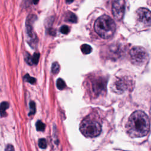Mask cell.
Returning <instances> with one entry per match:
<instances>
[{
	"mask_svg": "<svg viewBox=\"0 0 151 151\" xmlns=\"http://www.w3.org/2000/svg\"><path fill=\"white\" fill-rule=\"evenodd\" d=\"M150 129L147 116L142 111L133 112L126 124V130L131 137H140L146 136Z\"/></svg>",
	"mask_w": 151,
	"mask_h": 151,
	"instance_id": "6da1fadb",
	"label": "cell"
},
{
	"mask_svg": "<svg viewBox=\"0 0 151 151\" xmlns=\"http://www.w3.org/2000/svg\"><path fill=\"white\" fill-rule=\"evenodd\" d=\"M94 29L100 37L107 39L113 35L116 30V25L114 21L110 17L104 15L96 20Z\"/></svg>",
	"mask_w": 151,
	"mask_h": 151,
	"instance_id": "7a4b0ae2",
	"label": "cell"
},
{
	"mask_svg": "<svg viewBox=\"0 0 151 151\" xmlns=\"http://www.w3.org/2000/svg\"><path fill=\"white\" fill-rule=\"evenodd\" d=\"M80 130L86 137H95L101 133V124L97 118L93 116L88 115L81 121Z\"/></svg>",
	"mask_w": 151,
	"mask_h": 151,
	"instance_id": "3957f363",
	"label": "cell"
},
{
	"mask_svg": "<svg viewBox=\"0 0 151 151\" xmlns=\"http://www.w3.org/2000/svg\"><path fill=\"white\" fill-rule=\"evenodd\" d=\"M90 91L96 97L102 96L106 93L107 80L103 76H93L90 79Z\"/></svg>",
	"mask_w": 151,
	"mask_h": 151,
	"instance_id": "277c9868",
	"label": "cell"
},
{
	"mask_svg": "<svg viewBox=\"0 0 151 151\" xmlns=\"http://www.w3.org/2000/svg\"><path fill=\"white\" fill-rule=\"evenodd\" d=\"M130 78L126 76L116 77L112 85L113 90L116 93H122L126 90H130L133 86V81Z\"/></svg>",
	"mask_w": 151,
	"mask_h": 151,
	"instance_id": "5b68a950",
	"label": "cell"
},
{
	"mask_svg": "<svg viewBox=\"0 0 151 151\" xmlns=\"http://www.w3.org/2000/svg\"><path fill=\"white\" fill-rule=\"evenodd\" d=\"M130 55L133 64L137 65L143 64L148 58L146 51L141 47H133L130 51Z\"/></svg>",
	"mask_w": 151,
	"mask_h": 151,
	"instance_id": "8992f818",
	"label": "cell"
},
{
	"mask_svg": "<svg viewBox=\"0 0 151 151\" xmlns=\"http://www.w3.org/2000/svg\"><path fill=\"white\" fill-rule=\"evenodd\" d=\"M137 18L139 22L145 25H151V11L147 8H140L136 11Z\"/></svg>",
	"mask_w": 151,
	"mask_h": 151,
	"instance_id": "52a82bcc",
	"label": "cell"
},
{
	"mask_svg": "<svg viewBox=\"0 0 151 151\" xmlns=\"http://www.w3.org/2000/svg\"><path fill=\"white\" fill-rule=\"evenodd\" d=\"M124 11V0H114L112 6V12L117 20L122 19Z\"/></svg>",
	"mask_w": 151,
	"mask_h": 151,
	"instance_id": "ba28073f",
	"label": "cell"
},
{
	"mask_svg": "<svg viewBox=\"0 0 151 151\" xmlns=\"http://www.w3.org/2000/svg\"><path fill=\"white\" fill-rule=\"evenodd\" d=\"M9 107V104L8 102L4 101L0 104V115L1 117L5 116L6 110Z\"/></svg>",
	"mask_w": 151,
	"mask_h": 151,
	"instance_id": "9c48e42d",
	"label": "cell"
},
{
	"mask_svg": "<svg viewBox=\"0 0 151 151\" xmlns=\"http://www.w3.org/2000/svg\"><path fill=\"white\" fill-rule=\"evenodd\" d=\"M81 52L83 54H88L91 52L92 48H91L90 45H89L88 44H83L81 46Z\"/></svg>",
	"mask_w": 151,
	"mask_h": 151,
	"instance_id": "30bf717a",
	"label": "cell"
},
{
	"mask_svg": "<svg viewBox=\"0 0 151 151\" xmlns=\"http://www.w3.org/2000/svg\"><path fill=\"white\" fill-rule=\"evenodd\" d=\"M67 21H68L69 22H73V23L76 22L77 21L76 15L71 12H69V14H68L67 15Z\"/></svg>",
	"mask_w": 151,
	"mask_h": 151,
	"instance_id": "8fae6325",
	"label": "cell"
},
{
	"mask_svg": "<svg viewBox=\"0 0 151 151\" xmlns=\"http://www.w3.org/2000/svg\"><path fill=\"white\" fill-rule=\"evenodd\" d=\"M66 85L64 81L61 78H58L57 81V87L59 90H63Z\"/></svg>",
	"mask_w": 151,
	"mask_h": 151,
	"instance_id": "7c38bea8",
	"label": "cell"
},
{
	"mask_svg": "<svg viewBox=\"0 0 151 151\" xmlns=\"http://www.w3.org/2000/svg\"><path fill=\"white\" fill-rule=\"evenodd\" d=\"M60 71V65L58 64V63L55 62L52 64L51 67V71L53 74H57Z\"/></svg>",
	"mask_w": 151,
	"mask_h": 151,
	"instance_id": "4fadbf2b",
	"label": "cell"
},
{
	"mask_svg": "<svg viewBox=\"0 0 151 151\" xmlns=\"http://www.w3.org/2000/svg\"><path fill=\"white\" fill-rule=\"evenodd\" d=\"M45 124L41 121H38L36 123V129L38 131H43L45 129Z\"/></svg>",
	"mask_w": 151,
	"mask_h": 151,
	"instance_id": "5bb4252c",
	"label": "cell"
},
{
	"mask_svg": "<svg viewBox=\"0 0 151 151\" xmlns=\"http://www.w3.org/2000/svg\"><path fill=\"white\" fill-rule=\"evenodd\" d=\"M24 79L25 80V81H28V83H31V84H35V81H36V80H35V78L31 77V76H30L29 75H28V74H26V75L24 76Z\"/></svg>",
	"mask_w": 151,
	"mask_h": 151,
	"instance_id": "9a60e30c",
	"label": "cell"
},
{
	"mask_svg": "<svg viewBox=\"0 0 151 151\" xmlns=\"http://www.w3.org/2000/svg\"><path fill=\"white\" fill-rule=\"evenodd\" d=\"M39 58H40V54L39 53H34L33 56L32 57V64H37L39 61Z\"/></svg>",
	"mask_w": 151,
	"mask_h": 151,
	"instance_id": "2e32d148",
	"label": "cell"
},
{
	"mask_svg": "<svg viewBox=\"0 0 151 151\" xmlns=\"http://www.w3.org/2000/svg\"><path fill=\"white\" fill-rule=\"evenodd\" d=\"M39 147L42 149H45L47 147V142L45 139H40L38 141Z\"/></svg>",
	"mask_w": 151,
	"mask_h": 151,
	"instance_id": "e0dca14e",
	"label": "cell"
},
{
	"mask_svg": "<svg viewBox=\"0 0 151 151\" xmlns=\"http://www.w3.org/2000/svg\"><path fill=\"white\" fill-rule=\"evenodd\" d=\"M29 108H30V111L29 113V115L34 114L35 112V104L34 101H31L30 102Z\"/></svg>",
	"mask_w": 151,
	"mask_h": 151,
	"instance_id": "ac0fdd59",
	"label": "cell"
},
{
	"mask_svg": "<svg viewBox=\"0 0 151 151\" xmlns=\"http://www.w3.org/2000/svg\"><path fill=\"white\" fill-rule=\"evenodd\" d=\"M60 31L61 33H63L64 34H67L70 31L69 27L67 25H63L60 28Z\"/></svg>",
	"mask_w": 151,
	"mask_h": 151,
	"instance_id": "d6986e66",
	"label": "cell"
},
{
	"mask_svg": "<svg viewBox=\"0 0 151 151\" xmlns=\"http://www.w3.org/2000/svg\"><path fill=\"white\" fill-rule=\"evenodd\" d=\"M25 57V60L29 64V65H32V57L29 55V54L26 53V55Z\"/></svg>",
	"mask_w": 151,
	"mask_h": 151,
	"instance_id": "ffe728a7",
	"label": "cell"
},
{
	"mask_svg": "<svg viewBox=\"0 0 151 151\" xmlns=\"http://www.w3.org/2000/svg\"><path fill=\"white\" fill-rule=\"evenodd\" d=\"M6 151H14V147L11 145H8V146L6 147Z\"/></svg>",
	"mask_w": 151,
	"mask_h": 151,
	"instance_id": "44dd1931",
	"label": "cell"
},
{
	"mask_svg": "<svg viewBox=\"0 0 151 151\" xmlns=\"http://www.w3.org/2000/svg\"><path fill=\"white\" fill-rule=\"evenodd\" d=\"M74 1V0H66V2L67 4H70L71 2H73Z\"/></svg>",
	"mask_w": 151,
	"mask_h": 151,
	"instance_id": "7402d4cb",
	"label": "cell"
},
{
	"mask_svg": "<svg viewBox=\"0 0 151 151\" xmlns=\"http://www.w3.org/2000/svg\"><path fill=\"white\" fill-rule=\"evenodd\" d=\"M33 2L34 4H37L38 2V0H33Z\"/></svg>",
	"mask_w": 151,
	"mask_h": 151,
	"instance_id": "603a6c76",
	"label": "cell"
}]
</instances>
